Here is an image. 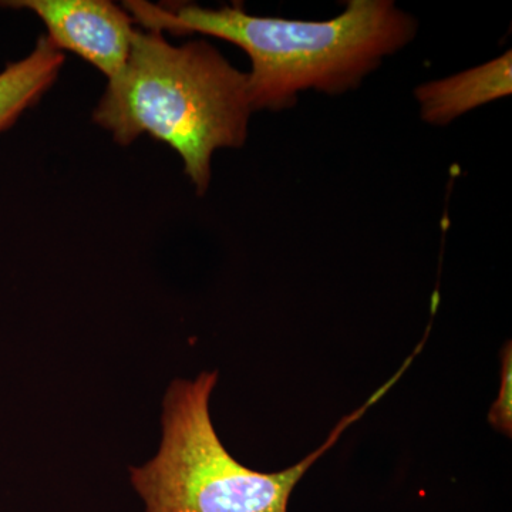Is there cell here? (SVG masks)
Returning <instances> with one entry per match:
<instances>
[{
    "label": "cell",
    "mask_w": 512,
    "mask_h": 512,
    "mask_svg": "<svg viewBox=\"0 0 512 512\" xmlns=\"http://www.w3.org/2000/svg\"><path fill=\"white\" fill-rule=\"evenodd\" d=\"M512 350L511 343L503 349L501 355V384L497 400H495L488 421L495 430L503 433L504 436L511 437L512 433Z\"/></svg>",
    "instance_id": "52a82bcc"
},
{
    "label": "cell",
    "mask_w": 512,
    "mask_h": 512,
    "mask_svg": "<svg viewBox=\"0 0 512 512\" xmlns=\"http://www.w3.org/2000/svg\"><path fill=\"white\" fill-rule=\"evenodd\" d=\"M124 8L144 29L201 33L241 47L252 63L247 74L254 111L291 109L305 90L348 92L417 33L416 19L390 0H350L345 12L325 22L262 18L241 6L168 8L128 0Z\"/></svg>",
    "instance_id": "6da1fadb"
},
{
    "label": "cell",
    "mask_w": 512,
    "mask_h": 512,
    "mask_svg": "<svg viewBox=\"0 0 512 512\" xmlns=\"http://www.w3.org/2000/svg\"><path fill=\"white\" fill-rule=\"evenodd\" d=\"M2 5L35 12L60 50L83 57L109 82L123 73L136 28L126 10L109 0H13Z\"/></svg>",
    "instance_id": "277c9868"
},
{
    "label": "cell",
    "mask_w": 512,
    "mask_h": 512,
    "mask_svg": "<svg viewBox=\"0 0 512 512\" xmlns=\"http://www.w3.org/2000/svg\"><path fill=\"white\" fill-rule=\"evenodd\" d=\"M511 67L512 55L507 52L476 69L417 87L421 117L427 123L443 126L467 111L510 96Z\"/></svg>",
    "instance_id": "5b68a950"
},
{
    "label": "cell",
    "mask_w": 512,
    "mask_h": 512,
    "mask_svg": "<svg viewBox=\"0 0 512 512\" xmlns=\"http://www.w3.org/2000/svg\"><path fill=\"white\" fill-rule=\"evenodd\" d=\"M252 111L248 74L210 43L173 46L161 33L136 29L126 67L93 119L123 146L144 133L168 144L204 194L215 150L244 146Z\"/></svg>",
    "instance_id": "7a4b0ae2"
},
{
    "label": "cell",
    "mask_w": 512,
    "mask_h": 512,
    "mask_svg": "<svg viewBox=\"0 0 512 512\" xmlns=\"http://www.w3.org/2000/svg\"><path fill=\"white\" fill-rule=\"evenodd\" d=\"M410 365L412 360L406 359L389 382L339 421L322 446L276 473L245 467L222 444L210 414L217 372L175 380L164 397L160 450L146 466L131 468V483L146 501L147 512H288L293 490L306 471L392 389Z\"/></svg>",
    "instance_id": "3957f363"
},
{
    "label": "cell",
    "mask_w": 512,
    "mask_h": 512,
    "mask_svg": "<svg viewBox=\"0 0 512 512\" xmlns=\"http://www.w3.org/2000/svg\"><path fill=\"white\" fill-rule=\"evenodd\" d=\"M64 53L47 36L20 62L0 73V133L8 130L50 89L64 63Z\"/></svg>",
    "instance_id": "8992f818"
}]
</instances>
